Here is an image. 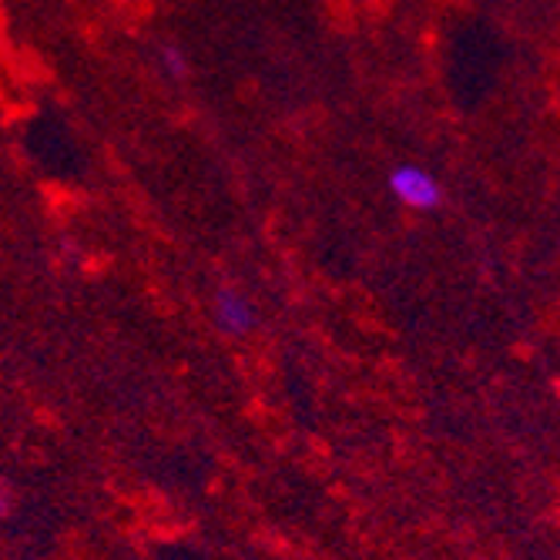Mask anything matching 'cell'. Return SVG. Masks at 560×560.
Wrapping results in <instances>:
<instances>
[{
    "label": "cell",
    "instance_id": "cell-2",
    "mask_svg": "<svg viewBox=\"0 0 560 560\" xmlns=\"http://www.w3.org/2000/svg\"><path fill=\"white\" fill-rule=\"evenodd\" d=\"M259 323V313L252 299L238 289H219L215 292V326L225 336H248Z\"/></svg>",
    "mask_w": 560,
    "mask_h": 560
},
{
    "label": "cell",
    "instance_id": "cell-3",
    "mask_svg": "<svg viewBox=\"0 0 560 560\" xmlns=\"http://www.w3.org/2000/svg\"><path fill=\"white\" fill-rule=\"evenodd\" d=\"M159 65H162V71H165V78L168 81H185L188 78V71H191V65H188V58L182 55V47H175V44H168V47H162L159 50Z\"/></svg>",
    "mask_w": 560,
    "mask_h": 560
},
{
    "label": "cell",
    "instance_id": "cell-4",
    "mask_svg": "<svg viewBox=\"0 0 560 560\" xmlns=\"http://www.w3.org/2000/svg\"><path fill=\"white\" fill-rule=\"evenodd\" d=\"M8 511V493H4V483H0V514Z\"/></svg>",
    "mask_w": 560,
    "mask_h": 560
},
{
    "label": "cell",
    "instance_id": "cell-1",
    "mask_svg": "<svg viewBox=\"0 0 560 560\" xmlns=\"http://www.w3.org/2000/svg\"><path fill=\"white\" fill-rule=\"evenodd\" d=\"M386 188L389 195L399 201L402 209L413 212H436L443 206V185L433 172H427L423 165L413 162H399L389 168L386 175Z\"/></svg>",
    "mask_w": 560,
    "mask_h": 560
}]
</instances>
